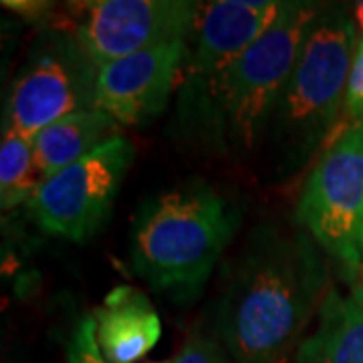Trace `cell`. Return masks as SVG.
Segmentation results:
<instances>
[{
    "instance_id": "obj_3",
    "label": "cell",
    "mask_w": 363,
    "mask_h": 363,
    "mask_svg": "<svg viewBox=\"0 0 363 363\" xmlns=\"http://www.w3.org/2000/svg\"><path fill=\"white\" fill-rule=\"evenodd\" d=\"M355 45L350 9L323 4L267 130L285 169L309 160L341 121Z\"/></svg>"
},
{
    "instance_id": "obj_4",
    "label": "cell",
    "mask_w": 363,
    "mask_h": 363,
    "mask_svg": "<svg viewBox=\"0 0 363 363\" xmlns=\"http://www.w3.org/2000/svg\"><path fill=\"white\" fill-rule=\"evenodd\" d=\"M321 9L317 2H286L271 28L216 83L206 105L234 150L252 152L267 138L274 105Z\"/></svg>"
},
{
    "instance_id": "obj_9",
    "label": "cell",
    "mask_w": 363,
    "mask_h": 363,
    "mask_svg": "<svg viewBox=\"0 0 363 363\" xmlns=\"http://www.w3.org/2000/svg\"><path fill=\"white\" fill-rule=\"evenodd\" d=\"M279 0H214L198 9L184 83L188 97L206 107L216 83L285 11Z\"/></svg>"
},
{
    "instance_id": "obj_10",
    "label": "cell",
    "mask_w": 363,
    "mask_h": 363,
    "mask_svg": "<svg viewBox=\"0 0 363 363\" xmlns=\"http://www.w3.org/2000/svg\"><path fill=\"white\" fill-rule=\"evenodd\" d=\"M190 40H176L121 57L99 67L95 109L121 128H138L168 107L176 87L184 83Z\"/></svg>"
},
{
    "instance_id": "obj_19",
    "label": "cell",
    "mask_w": 363,
    "mask_h": 363,
    "mask_svg": "<svg viewBox=\"0 0 363 363\" xmlns=\"http://www.w3.org/2000/svg\"><path fill=\"white\" fill-rule=\"evenodd\" d=\"M350 13H351V21H353V25H355L357 39H359V37H363V0L355 2V4H351Z\"/></svg>"
},
{
    "instance_id": "obj_14",
    "label": "cell",
    "mask_w": 363,
    "mask_h": 363,
    "mask_svg": "<svg viewBox=\"0 0 363 363\" xmlns=\"http://www.w3.org/2000/svg\"><path fill=\"white\" fill-rule=\"evenodd\" d=\"M45 178L40 176L35 162L33 140H26L18 133L4 131L0 143V206L13 210L37 192Z\"/></svg>"
},
{
    "instance_id": "obj_16",
    "label": "cell",
    "mask_w": 363,
    "mask_h": 363,
    "mask_svg": "<svg viewBox=\"0 0 363 363\" xmlns=\"http://www.w3.org/2000/svg\"><path fill=\"white\" fill-rule=\"evenodd\" d=\"M230 355L214 335L196 331L184 341L172 363H230Z\"/></svg>"
},
{
    "instance_id": "obj_13",
    "label": "cell",
    "mask_w": 363,
    "mask_h": 363,
    "mask_svg": "<svg viewBox=\"0 0 363 363\" xmlns=\"http://www.w3.org/2000/svg\"><path fill=\"white\" fill-rule=\"evenodd\" d=\"M119 135H123L121 125L95 107L71 113L47 125L33 138L37 168L47 180Z\"/></svg>"
},
{
    "instance_id": "obj_1",
    "label": "cell",
    "mask_w": 363,
    "mask_h": 363,
    "mask_svg": "<svg viewBox=\"0 0 363 363\" xmlns=\"http://www.w3.org/2000/svg\"><path fill=\"white\" fill-rule=\"evenodd\" d=\"M331 289L319 245L301 226L257 228L224 281L214 337L234 363H285Z\"/></svg>"
},
{
    "instance_id": "obj_8",
    "label": "cell",
    "mask_w": 363,
    "mask_h": 363,
    "mask_svg": "<svg viewBox=\"0 0 363 363\" xmlns=\"http://www.w3.org/2000/svg\"><path fill=\"white\" fill-rule=\"evenodd\" d=\"M73 9L71 33L99 69L133 52L190 40L200 2L91 0Z\"/></svg>"
},
{
    "instance_id": "obj_2",
    "label": "cell",
    "mask_w": 363,
    "mask_h": 363,
    "mask_svg": "<svg viewBox=\"0 0 363 363\" xmlns=\"http://www.w3.org/2000/svg\"><path fill=\"white\" fill-rule=\"evenodd\" d=\"M238 228V214L208 182L194 180L147 200L131 228V267L178 303L194 301Z\"/></svg>"
},
{
    "instance_id": "obj_11",
    "label": "cell",
    "mask_w": 363,
    "mask_h": 363,
    "mask_svg": "<svg viewBox=\"0 0 363 363\" xmlns=\"http://www.w3.org/2000/svg\"><path fill=\"white\" fill-rule=\"evenodd\" d=\"M95 337L107 363H135L156 347L162 321L152 301L131 285L116 286L93 311Z\"/></svg>"
},
{
    "instance_id": "obj_6",
    "label": "cell",
    "mask_w": 363,
    "mask_h": 363,
    "mask_svg": "<svg viewBox=\"0 0 363 363\" xmlns=\"http://www.w3.org/2000/svg\"><path fill=\"white\" fill-rule=\"evenodd\" d=\"M97 73L71 28L43 30L11 85L2 133L33 140L55 121L93 109Z\"/></svg>"
},
{
    "instance_id": "obj_20",
    "label": "cell",
    "mask_w": 363,
    "mask_h": 363,
    "mask_svg": "<svg viewBox=\"0 0 363 363\" xmlns=\"http://www.w3.org/2000/svg\"><path fill=\"white\" fill-rule=\"evenodd\" d=\"M156 363H169V362H156Z\"/></svg>"
},
{
    "instance_id": "obj_15",
    "label": "cell",
    "mask_w": 363,
    "mask_h": 363,
    "mask_svg": "<svg viewBox=\"0 0 363 363\" xmlns=\"http://www.w3.org/2000/svg\"><path fill=\"white\" fill-rule=\"evenodd\" d=\"M363 121V37L357 39L353 61H351L350 81H347V93L345 104L341 111L339 130H345L350 125Z\"/></svg>"
},
{
    "instance_id": "obj_17",
    "label": "cell",
    "mask_w": 363,
    "mask_h": 363,
    "mask_svg": "<svg viewBox=\"0 0 363 363\" xmlns=\"http://www.w3.org/2000/svg\"><path fill=\"white\" fill-rule=\"evenodd\" d=\"M67 363H107L97 345L93 315L83 317L75 327L67 347Z\"/></svg>"
},
{
    "instance_id": "obj_18",
    "label": "cell",
    "mask_w": 363,
    "mask_h": 363,
    "mask_svg": "<svg viewBox=\"0 0 363 363\" xmlns=\"http://www.w3.org/2000/svg\"><path fill=\"white\" fill-rule=\"evenodd\" d=\"M4 6H9L11 11L14 13H21L23 16H30V14H40L47 11V6L49 4H45V2H2Z\"/></svg>"
},
{
    "instance_id": "obj_7",
    "label": "cell",
    "mask_w": 363,
    "mask_h": 363,
    "mask_svg": "<svg viewBox=\"0 0 363 363\" xmlns=\"http://www.w3.org/2000/svg\"><path fill=\"white\" fill-rule=\"evenodd\" d=\"M133 160L135 145L125 135L105 143L40 184L26 204L30 218L52 236L89 240L109 220Z\"/></svg>"
},
{
    "instance_id": "obj_12",
    "label": "cell",
    "mask_w": 363,
    "mask_h": 363,
    "mask_svg": "<svg viewBox=\"0 0 363 363\" xmlns=\"http://www.w3.org/2000/svg\"><path fill=\"white\" fill-rule=\"evenodd\" d=\"M295 363H363V283L347 293L331 285Z\"/></svg>"
},
{
    "instance_id": "obj_5",
    "label": "cell",
    "mask_w": 363,
    "mask_h": 363,
    "mask_svg": "<svg viewBox=\"0 0 363 363\" xmlns=\"http://www.w3.org/2000/svg\"><path fill=\"white\" fill-rule=\"evenodd\" d=\"M297 224L350 281L363 274V121L325 145L298 196Z\"/></svg>"
}]
</instances>
